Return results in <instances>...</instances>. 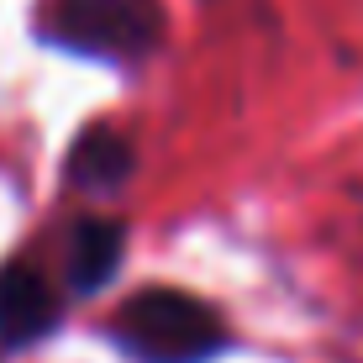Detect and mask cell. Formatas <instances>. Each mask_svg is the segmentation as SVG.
Instances as JSON below:
<instances>
[{
    "label": "cell",
    "instance_id": "obj_1",
    "mask_svg": "<svg viewBox=\"0 0 363 363\" xmlns=\"http://www.w3.org/2000/svg\"><path fill=\"white\" fill-rule=\"evenodd\" d=\"M111 337L132 363H206L227 347V321L206 300L153 284V290H137L116 311Z\"/></svg>",
    "mask_w": 363,
    "mask_h": 363
},
{
    "label": "cell",
    "instance_id": "obj_5",
    "mask_svg": "<svg viewBox=\"0 0 363 363\" xmlns=\"http://www.w3.org/2000/svg\"><path fill=\"white\" fill-rule=\"evenodd\" d=\"M132 179V143L116 127H90L69 147V184L84 195H111Z\"/></svg>",
    "mask_w": 363,
    "mask_h": 363
},
{
    "label": "cell",
    "instance_id": "obj_2",
    "mask_svg": "<svg viewBox=\"0 0 363 363\" xmlns=\"http://www.w3.org/2000/svg\"><path fill=\"white\" fill-rule=\"evenodd\" d=\"M164 6L158 0H53L43 11V32L74 53L106 64H143L164 43Z\"/></svg>",
    "mask_w": 363,
    "mask_h": 363
},
{
    "label": "cell",
    "instance_id": "obj_3",
    "mask_svg": "<svg viewBox=\"0 0 363 363\" xmlns=\"http://www.w3.org/2000/svg\"><path fill=\"white\" fill-rule=\"evenodd\" d=\"M58 321V295L37 264H6L0 269V342L27 347L48 337Z\"/></svg>",
    "mask_w": 363,
    "mask_h": 363
},
{
    "label": "cell",
    "instance_id": "obj_4",
    "mask_svg": "<svg viewBox=\"0 0 363 363\" xmlns=\"http://www.w3.org/2000/svg\"><path fill=\"white\" fill-rule=\"evenodd\" d=\"M121 253H127V227L111 221V216H84L69 232V284H74V295L106 290L121 269Z\"/></svg>",
    "mask_w": 363,
    "mask_h": 363
}]
</instances>
